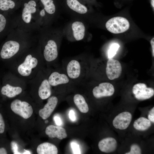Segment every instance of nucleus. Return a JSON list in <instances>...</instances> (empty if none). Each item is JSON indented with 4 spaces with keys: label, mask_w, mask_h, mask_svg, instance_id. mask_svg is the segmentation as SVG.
<instances>
[{
    "label": "nucleus",
    "mask_w": 154,
    "mask_h": 154,
    "mask_svg": "<svg viewBox=\"0 0 154 154\" xmlns=\"http://www.w3.org/2000/svg\"><path fill=\"white\" fill-rule=\"evenodd\" d=\"M37 42V33L27 32L16 28L1 44L0 60H7L18 56Z\"/></svg>",
    "instance_id": "obj_1"
},
{
    "label": "nucleus",
    "mask_w": 154,
    "mask_h": 154,
    "mask_svg": "<svg viewBox=\"0 0 154 154\" xmlns=\"http://www.w3.org/2000/svg\"><path fill=\"white\" fill-rule=\"evenodd\" d=\"M39 0H23L13 14L17 28L25 31L37 33L41 28Z\"/></svg>",
    "instance_id": "obj_2"
},
{
    "label": "nucleus",
    "mask_w": 154,
    "mask_h": 154,
    "mask_svg": "<svg viewBox=\"0 0 154 154\" xmlns=\"http://www.w3.org/2000/svg\"><path fill=\"white\" fill-rule=\"evenodd\" d=\"M54 32L45 27L37 33L38 42L44 60L50 64L56 62L58 56V46Z\"/></svg>",
    "instance_id": "obj_3"
},
{
    "label": "nucleus",
    "mask_w": 154,
    "mask_h": 154,
    "mask_svg": "<svg viewBox=\"0 0 154 154\" xmlns=\"http://www.w3.org/2000/svg\"><path fill=\"white\" fill-rule=\"evenodd\" d=\"M84 57H77L64 61L62 68L76 85L82 84L87 77L88 65Z\"/></svg>",
    "instance_id": "obj_4"
},
{
    "label": "nucleus",
    "mask_w": 154,
    "mask_h": 154,
    "mask_svg": "<svg viewBox=\"0 0 154 154\" xmlns=\"http://www.w3.org/2000/svg\"><path fill=\"white\" fill-rule=\"evenodd\" d=\"M20 55L23 58V61L17 66V72L23 77H28L33 69L37 66L38 60L43 57L40 46L38 43Z\"/></svg>",
    "instance_id": "obj_5"
},
{
    "label": "nucleus",
    "mask_w": 154,
    "mask_h": 154,
    "mask_svg": "<svg viewBox=\"0 0 154 154\" xmlns=\"http://www.w3.org/2000/svg\"><path fill=\"white\" fill-rule=\"evenodd\" d=\"M48 78L49 83L52 87L76 85L62 68L50 70L49 72Z\"/></svg>",
    "instance_id": "obj_6"
},
{
    "label": "nucleus",
    "mask_w": 154,
    "mask_h": 154,
    "mask_svg": "<svg viewBox=\"0 0 154 154\" xmlns=\"http://www.w3.org/2000/svg\"><path fill=\"white\" fill-rule=\"evenodd\" d=\"M16 28L17 25L13 14L0 13V43Z\"/></svg>",
    "instance_id": "obj_7"
},
{
    "label": "nucleus",
    "mask_w": 154,
    "mask_h": 154,
    "mask_svg": "<svg viewBox=\"0 0 154 154\" xmlns=\"http://www.w3.org/2000/svg\"><path fill=\"white\" fill-rule=\"evenodd\" d=\"M106 27L108 31L114 34L123 33L129 28L130 24L126 18L121 17L112 18L106 24Z\"/></svg>",
    "instance_id": "obj_8"
},
{
    "label": "nucleus",
    "mask_w": 154,
    "mask_h": 154,
    "mask_svg": "<svg viewBox=\"0 0 154 154\" xmlns=\"http://www.w3.org/2000/svg\"><path fill=\"white\" fill-rule=\"evenodd\" d=\"M12 111L15 114L25 119L30 117L33 114V110L31 106L28 102L16 99L11 104Z\"/></svg>",
    "instance_id": "obj_9"
},
{
    "label": "nucleus",
    "mask_w": 154,
    "mask_h": 154,
    "mask_svg": "<svg viewBox=\"0 0 154 154\" xmlns=\"http://www.w3.org/2000/svg\"><path fill=\"white\" fill-rule=\"evenodd\" d=\"M22 91L21 87L12 86L9 82L6 76L5 75L3 76L0 87V94L1 95L11 98L20 94Z\"/></svg>",
    "instance_id": "obj_10"
},
{
    "label": "nucleus",
    "mask_w": 154,
    "mask_h": 154,
    "mask_svg": "<svg viewBox=\"0 0 154 154\" xmlns=\"http://www.w3.org/2000/svg\"><path fill=\"white\" fill-rule=\"evenodd\" d=\"M132 92L135 98L139 100H144L151 98L154 94V90L147 87L146 84L142 83H137L132 88Z\"/></svg>",
    "instance_id": "obj_11"
},
{
    "label": "nucleus",
    "mask_w": 154,
    "mask_h": 154,
    "mask_svg": "<svg viewBox=\"0 0 154 154\" xmlns=\"http://www.w3.org/2000/svg\"><path fill=\"white\" fill-rule=\"evenodd\" d=\"M115 89L113 85L108 82H103L94 87L92 89L93 96L97 99L110 96L114 94Z\"/></svg>",
    "instance_id": "obj_12"
},
{
    "label": "nucleus",
    "mask_w": 154,
    "mask_h": 154,
    "mask_svg": "<svg viewBox=\"0 0 154 154\" xmlns=\"http://www.w3.org/2000/svg\"><path fill=\"white\" fill-rule=\"evenodd\" d=\"M106 73L108 78L113 80L118 78L122 72V67L119 62L112 58L107 61L106 68Z\"/></svg>",
    "instance_id": "obj_13"
},
{
    "label": "nucleus",
    "mask_w": 154,
    "mask_h": 154,
    "mask_svg": "<svg viewBox=\"0 0 154 154\" xmlns=\"http://www.w3.org/2000/svg\"><path fill=\"white\" fill-rule=\"evenodd\" d=\"M132 114L125 111L120 113L114 118L112 121L114 127L117 129L124 130L130 125L132 119Z\"/></svg>",
    "instance_id": "obj_14"
},
{
    "label": "nucleus",
    "mask_w": 154,
    "mask_h": 154,
    "mask_svg": "<svg viewBox=\"0 0 154 154\" xmlns=\"http://www.w3.org/2000/svg\"><path fill=\"white\" fill-rule=\"evenodd\" d=\"M23 0H0V13L13 14L20 7Z\"/></svg>",
    "instance_id": "obj_15"
},
{
    "label": "nucleus",
    "mask_w": 154,
    "mask_h": 154,
    "mask_svg": "<svg viewBox=\"0 0 154 154\" xmlns=\"http://www.w3.org/2000/svg\"><path fill=\"white\" fill-rule=\"evenodd\" d=\"M58 102V98L56 96L50 97L43 108L39 110V116L43 119L48 118L54 110Z\"/></svg>",
    "instance_id": "obj_16"
},
{
    "label": "nucleus",
    "mask_w": 154,
    "mask_h": 154,
    "mask_svg": "<svg viewBox=\"0 0 154 154\" xmlns=\"http://www.w3.org/2000/svg\"><path fill=\"white\" fill-rule=\"evenodd\" d=\"M48 73L49 72L45 74L41 79L39 84L38 95L40 99L42 100L49 98L52 93V87L50 84L48 78Z\"/></svg>",
    "instance_id": "obj_17"
},
{
    "label": "nucleus",
    "mask_w": 154,
    "mask_h": 154,
    "mask_svg": "<svg viewBox=\"0 0 154 154\" xmlns=\"http://www.w3.org/2000/svg\"><path fill=\"white\" fill-rule=\"evenodd\" d=\"M100 150L105 153H110L114 151L117 146L116 139L112 137H107L100 141L98 143Z\"/></svg>",
    "instance_id": "obj_18"
},
{
    "label": "nucleus",
    "mask_w": 154,
    "mask_h": 154,
    "mask_svg": "<svg viewBox=\"0 0 154 154\" xmlns=\"http://www.w3.org/2000/svg\"><path fill=\"white\" fill-rule=\"evenodd\" d=\"M45 132L46 134L51 138L56 137L62 139L67 136L65 129L59 126L50 125L46 127Z\"/></svg>",
    "instance_id": "obj_19"
},
{
    "label": "nucleus",
    "mask_w": 154,
    "mask_h": 154,
    "mask_svg": "<svg viewBox=\"0 0 154 154\" xmlns=\"http://www.w3.org/2000/svg\"><path fill=\"white\" fill-rule=\"evenodd\" d=\"M73 37L76 40H82L85 34V27L84 24L80 21L74 22L72 25Z\"/></svg>",
    "instance_id": "obj_20"
},
{
    "label": "nucleus",
    "mask_w": 154,
    "mask_h": 154,
    "mask_svg": "<svg viewBox=\"0 0 154 154\" xmlns=\"http://www.w3.org/2000/svg\"><path fill=\"white\" fill-rule=\"evenodd\" d=\"M37 151L38 154H57L58 150L54 144L46 142L42 143L37 147Z\"/></svg>",
    "instance_id": "obj_21"
},
{
    "label": "nucleus",
    "mask_w": 154,
    "mask_h": 154,
    "mask_svg": "<svg viewBox=\"0 0 154 154\" xmlns=\"http://www.w3.org/2000/svg\"><path fill=\"white\" fill-rule=\"evenodd\" d=\"M73 101L81 112L86 113L88 112L89 108L88 105L82 95L79 94H75L73 97Z\"/></svg>",
    "instance_id": "obj_22"
},
{
    "label": "nucleus",
    "mask_w": 154,
    "mask_h": 154,
    "mask_svg": "<svg viewBox=\"0 0 154 154\" xmlns=\"http://www.w3.org/2000/svg\"><path fill=\"white\" fill-rule=\"evenodd\" d=\"M151 125V122L148 119L143 117L137 119L133 123L134 128L140 131H144L148 129Z\"/></svg>",
    "instance_id": "obj_23"
},
{
    "label": "nucleus",
    "mask_w": 154,
    "mask_h": 154,
    "mask_svg": "<svg viewBox=\"0 0 154 154\" xmlns=\"http://www.w3.org/2000/svg\"><path fill=\"white\" fill-rule=\"evenodd\" d=\"M66 3L71 9L78 13L84 14L87 12L86 7L77 0H66Z\"/></svg>",
    "instance_id": "obj_24"
},
{
    "label": "nucleus",
    "mask_w": 154,
    "mask_h": 154,
    "mask_svg": "<svg viewBox=\"0 0 154 154\" xmlns=\"http://www.w3.org/2000/svg\"><path fill=\"white\" fill-rule=\"evenodd\" d=\"M119 46V45L116 43H113L111 45L108 52L109 58H112L115 55Z\"/></svg>",
    "instance_id": "obj_25"
},
{
    "label": "nucleus",
    "mask_w": 154,
    "mask_h": 154,
    "mask_svg": "<svg viewBox=\"0 0 154 154\" xmlns=\"http://www.w3.org/2000/svg\"><path fill=\"white\" fill-rule=\"evenodd\" d=\"M141 150L140 146L136 144H133L130 147L129 152L126 153L125 154H141Z\"/></svg>",
    "instance_id": "obj_26"
},
{
    "label": "nucleus",
    "mask_w": 154,
    "mask_h": 154,
    "mask_svg": "<svg viewBox=\"0 0 154 154\" xmlns=\"http://www.w3.org/2000/svg\"><path fill=\"white\" fill-rule=\"evenodd\" d=\"M6 129V124L3 116L0 112V135L4 133Z\"/></svg>",
    "instance_id": "obj_27"
},
{
    "label": "nucleus",
    "mask_w": 154,
    "mask_h": 154,
    "mask_svg": "<svg viewBox=\"0 0 154 154\" xmlns=\"http://www.w3.org/2000/svg\"><path fill=\"white\" fill-rule=\"evenodd\" d=\"M70 145L74 154H81L79 145L78 144L72 142Z\"/></svg>",
    "instance_id": "obj_28"
},
{
    "label": "nucleus",
    "mask_w": 154,
    "mask_h": 154,
    "mask_svg": "<svg viewBox=\"0 0 154 154\" xmlns=\"http://www.w3.org/2000/svg\"><path fill=\"white\" fill-rule=\"evenodd\" d=\"M11 149L14 154H21L19 152L17 144L15 142L12 141L11 143Z\"/></svg>",
    "instance_id": "obj_29"
},
{
    "label": "nucleus",
    "mask_w": 154,
    "mask_h": 154,
    "mask_svg": "<svg viewBox=\"0 0 154 154\" xmlns=\"http://www.w3.org/2000/svg\"><path fill=\"white\" fill-rule=\"evenodd\" d=\"M148 119L151 122L154 123V107H153L149 111L148 116Z\"/></svg>",
    "instance_id": "obj_30"
},
{
    "label": "nucleus",
    "mask_w": 154,
    "mask_h": 154,
    "mask_svg": "<svg viewBox=\"0 0 154 154\" xmlns=\"http://www.w3.org/2000/svg\"><path fill=\"white\" fill-rule=\"evenodd\" d=\"M69 117L70 119L72 121H74L76 120V116L73 110H70L69 112Z\"/></svg>",
    "instance_id": "obj_31"
},
{
    "label": "nucleus",
    "mask_w": 154,
    "mask_h": 154,
    "mask_svg": "<svg viewBox=\"0 0 154 154\" xmlns=\"http://www.w3.org/2000/svg\"><path fill=\"white\" fill-rule=\"evenodd\" d=\"M54 120L56 125L60 126L62 124V121L60 118L57 116H55L54 117Z\"/></svg>",
    "instance_id": "obj_32"
},
{
    "label": "nucleus",
    "mask_w": 154,
    "mask_h": 154,
    "mask_svg": "<svg viewBox=\"0 0 154 154\" xmlns=\"http://www.w3.org/2000/svg\"><path fill=\"white\" fill-rule=\"evenodd\" d=\"M7 151L6 148L3 147H0V154H7Z\"/></svg>",
    "instance_id": "obj_33"
},
{
    "label": "nucleus",
    "mask_w": 154,
    "mask_h": 154,
    "mask_svg": "<svg viewBox=\"0 0 154 154\" xmlns=\"http://www.w3.org/2000/svg\"><path fill=\"white\" fill-rule=\"evenodd\" d=\"M150 43L152 47V54L153 57L154 56V38H153L151 39Z\"/></svg>",
    "instance_id": "obj_34"
},
{
    "label": "nucleus",
    "mask_w": 154,
    "mask_h": 154,
    "mask_svg": "<svg viewBox=\"0 0 154 154\" xmlns=\"http://www.w3.org/2000/svg\"><path fill=\"white\" fill-rule=\"evenodd\" d=\"M151 4L153 8H154V0H151Z\"/></svg>",
    "instance_id": "obj_35"
},
{
    "label": "nucleus",
    "mask_w": 154,
    "mask_h": 154,
    "mask_svg": "<svg viewBox=\"0 0 154 154\" xmlns=\"http://www.w3.org/2000/svg\"><path fill=\"white\" fill-rule=\"evenodd\" d=\"M31 152L29 151L25 150L23 154H31Z\"/></svg>",
    "instance_id": "obj_36"
},
{
    "label": "nucleus",
    "mask_w": 154,
    "mask_h": 154,
    "mask_svg": "<svg viewBox=\"0 0 154 154\" xmlns=\"http://www.w3.org/2000/svg\"><path fill=\"white\" fill-rule=\"evenodd\" d=\"M1 85V83H0V87Z\"/></svg>",
    "instance_id": "obj_37"
}]
</instances>
